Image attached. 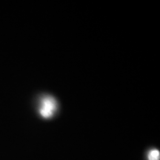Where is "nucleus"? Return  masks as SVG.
<instances>
[{"label": "nucleus", "mask_w": 160, "mask_h": 160, "mask_svg": "<svg viewBox=\"0 0 160 160\" xmlns=\"http://www.w3.org/2000/svg\"><path fill=\"white\" fill-rule=\"evenodd\" d=\"M57 110V101L53 97L45 96L41 100L39 113L42 117L48 119L51 118Z\"/></svg>", "instance_id": "obj_1"}, {"label": "nucleus", "mask_w": 160, "mask_h": 160, "mask_svg": "<svg viewBox=\"0 0 160 160\" xmlns=\"http://www.w3.org/2000/svg\"><path fill=\"white\" fill-rule=\"evenodd\" d=\"M148 160H160V153L159 151L157 149H153L149 152L148 156Z\"/></svg>", "instance_id": "obj_2"}]
</instances>
